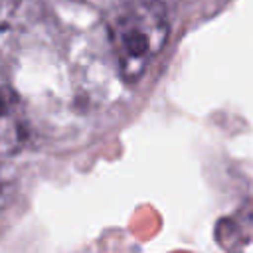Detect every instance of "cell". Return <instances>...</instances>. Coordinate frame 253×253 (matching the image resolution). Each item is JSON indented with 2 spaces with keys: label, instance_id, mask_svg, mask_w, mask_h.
Returning a JSON list of instances; mask_svg holds the SVG:
<instances>
[{
  "label": "cell",
  "instance_id": "cell-1",
  "mask_svg": "<svg viewBox=\"0 0 253 253\" xmlns=\"http://www.w3.org/2000/svg\"><path fill=\"white\" fill-rule=\"evenodd\" d=\"M170 34L160 0H126L107 18V36L125 81H138L162 51Z\"/></svg>",
  "mask_w": 253,
  "mask_h": 253
},
{
  "label": "cell",
  "instance_id": "cell-2",
  "mask_svg": "<svg viewBox=\"0 0 253 253\" xmlns=\"http://www.w3.org/2000/svg\"><path fill=\"white\" fill-rule=\"evenodd\" d=\"M28 140V123L20 95L10 85H0V156L18 154Z\"/></svg>",
  "mask_w": 253,
  "mask_h": 253
}]
</instances>
